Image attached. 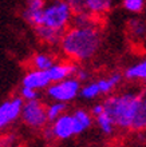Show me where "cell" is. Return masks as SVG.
<instances>
[{
    "label": "cell",
    "instance_id": "cell-11",
    "mask_svg": "<svg viewBox=\"0 0 146 147\" xmlns=\"http://www.w3.org/2000/svg\"><path fill=\"white\" fill-rule=\"evenodd\" d=\"M35 35L38 36V39L43 43H47L50 46H56V44H60L62 38H63V34L65 32L62 31H56L54 28L46 27V26H39V27L34 28Z\"/></svg>",
    "mask_w": 146,
    "mask_h": 147
},
{
    "label": "cell",
    "instance_id": "cell-3",
    "mask_svg": "<svg viewBox=\"0 0 146 147\" xmlns=\"http://www.w3.org/2000/svg\"><path fill=\"white\" fill-rule=\"evenodd\" d=\"M74 12L66 0H51L43 9V26L66 32V28L73 23Z\"/></svg>",
    "mask_w": 146,
    "mask_h": 147
},
{
    "label": "cell",
    "instance_id": "cell-18",
    "mask_svg": "<svg viewBox=\"0 0 146 147\" xmlns=\"http://www.w3.org/2000/svg\"><path fill=\"white\" fill-rule=\"evenodd\" d=\"M95 123H96V127L99 128L105 135H111L113 132H114V128L117 127L115 123H114V120H113L106 112L95 116Z\"/></svg>",
    "mask_w": 146,
    "mask_h": 147
},
{
    "label": "cell",
    "instance_id": "cell-10",
    "mask_svg": "<svg viewBox=\"0 0 146 147\" xmlns=\"http://www.w3.org/2000/svg\"><path fill=\"white\" fill-rule=\"evenodd\" d=\"M133 131H143L146 130V90L139 91L138 106H137V112H135L134 120L131 124Z\"/></svg>",
    "mask_w": 146,
    "mask_h": 147
},
{
    "label": "cell",
    "instance_id": "cell-27",
    "mask_svg": "<svg viewBox=\"0 0 146 147\" xmlns=\"http://www.w3.org/2000/svg\"><path fill=\"white\" fill-rule=\"evenodd\" d=\"M43 136L47 142H51V140L55 139V135H54V131H52V127L51 126H46L43 128Z\"/></svg>",
    "mask_w": 146,
    "mask_h": 147
},
{
    "label": "cell",
    "instance_id": "cell-13",
    "mask_svg": "<svg viewBox=\"0 0 146 147\" xmlns=\"http://www.w3.org/2000/svg\"><path fill=\"white\" fill-rule=\"evenodd\" d=\"M125 78V75L121 72H113L109 78H102L98 82V86H99L101 94L103 95H109V94L113 92V90L115 88L118 84H121L122 79Z\"/></svg>",
    "mask_w": 146,
    "mask_h": 147
},
{
    "label": "cell",
    "instance_id": "cell-2",
    "mask_svg": "<svg viewBox=\"0 0 146 147\" xmlns=\"http://www.w3.org/2000/svg\"><path fill=\"white\" fill-rule=\"evenodd\" d=\"M138 99L139 92L130 90L117 95H109L102 103L105 106V112L114 120L117 127L131 130V124L137 112Z\"/></svg>",
    "mask_w": 146,
    "mask_h": 147
},
{
    "label": "cell",
    "instance_id": "cell-8",
    "mask_svg": "<svg viewBox=\"0 0 146 147\" xmlns=\"http://www.w3.org/2000/svg\"><path fill=\"white\" fill-rule=\"evenodd\" d=\"M51 83H52V82H51L47 71L35 70V68H31L30 71H27L26 75L23 76V79H22V86L34 88V90H36V91L47 90L50 87Z\"/></svg>",
    "mask_w": 146,
    "mask_h": 147
},
{
    "label": "cell",
    "instance_id": "cell-15",
    "mask_svg": "<svg viewBox=\"0 0 146 147\" xmlns=\"http://www.w3.org/2000/svg\"><path fill=\"white\" fill-rule=\"evenodd\" d=\"M127 80H145L146 79V59L137 64H133L123 72Z\"/></svg>",
    "mask_w": 146,
    "mask_h": 147
},
{
    "label": "cell",
    "instance_id": "cell-29",
    "mask_svg": "<svg viewBox=\"0 0 146 147\" xmlns=\"http://www.w3.org/2000/svg\"><path fill=\"white\" fill-rule=\"evenodd\" d=\"M143 83H145V84H146V79H145V80H143Z\"/></svg>",
    "mask_w": 146,
    "mask_h": 147
},
{
    "label": "cell",
    "instance_id": "cell-9",
    "mask_svg": "<svg viewBox=\"0 0 146 147\" xmlns=\"http://www.w3.org/2000/svg\"><path fill=\"white\" fill-rule=\"evenodd\" d=\"M78 68L79 67H77V64L71 62H60L55 63L47 72H48V76L52 83H58V82L66 80L69 78H74L78 72Z\"/></svg>",
    "mask_w": 146,
    "mask_h": 147
},
{
    "label": "cell",
    "instance_id": "cell-16",
    "mask_svg": "<svg viewBox=\"0 0 146 147\" xmlns=\"http://www.w3.org/2000/svg\"><path fill=\"white\" fill-rule=\"evenodd\" d=\"M113 0H87V11L95 16H101L110 11Z\"/></svg>",
    "mask_w": 146,
    "mask_h": 147
},
{
    "label": "cell",
    "instance_id": "cell-4",
    "mask_svg": "<svg viewBox=\"0 0 146 147\" xmlns=\"http://www.w3.org/2000/svg\"><path fill=\"white\" fill-rule=\"evenodd\" d=\"M81 88L82 83L74 76L69 78L66 80L58 82V83H51L50 87L46 90V95L52 102L69 103L79 95Z\"/></svg>",
    "mask_w": 146,
    "mask_h": 147
},
{
    "label": "cell",
    "instance_id": "cell-22",
    "mask_svg": "<svg viewBox=\"0 0 146 147\" xmlns=\"http://www.w3.org/2000/svg\"><path fill=\"white\" fill-rule=\"evenodd\" d=\"M122 5L127 12L138 13V12H141L143 9V7H145V0H123Z\"/></svg>",
    "mask_w": 146,
    "mask_h": 147
},
{
    "label": "cell",
    "instance_id": "cell-26",
    "mask_svg": "<svg viewBox=\"0 0 146 147\" xmlns=\"http://www.w3.org/2000/svg\"><path fill=\"white\" fill-rule=\"evenodd\" d=\"M75 78H77L81 83H87L88 78H90V72H88L87 70H85V68H78V72H77V75H75Z\"/></svg>",
    "mask_w": 146,
    "mask_h": 147
},
{
    "label": "cell",
    "instance_id": "cell-20",
    "mask_svg": "<svg viewBox=\"0 0 146 147\" xmlns=\"http://www.w3.org/2000/svg\"><path fill=\"white\" fill-rule=\"evenodd\" d=\"M66 110H67V103H62V102H52L51 105L47 106V116L51 123L56 120L59 116L65 115Z\"/></svg>",
    "mask_w": 146,
    "mask_h": 147
},
{
    "label": "cell",
    "instance_id": "cell-19",
    "mask_svg": "<svg viewBox=\"0 0 146 147\" xmlns=\"http://www.w3.org/2000/svg\"><path fill=\"white\" fill-rule=\"evenodd\" d=\"M101 95V90L98 86V82H87L82 86L79 96L85 100H92Z\"/></svg>",
    "mask_w": 146,
    "mask_h": 147
},
{
    "label": "cell",
    "instance_id": "cell-12",
    "mask_svg": "<svg viewBox=\"0 0 146 147\" xmlns=\"http://www.w3.org/2000/svg\"><path fill=\"white\" fill-rule=\"evenodd\" d=\"M74 120V127H75V135H79L82 132L91 127L92 124V115L91 112L86 111L83 109H77L71 114Z\"/></svg>",
    "mask_w": 146,
    "mask_h": 147
},
{
    "label": "cell",
    "instance_id": "cell-7",
    "mask_svg": "<svg viewBox=\"0 0 146 147\" xmlns=\"http://www.w3.org/2000/svg\"><path fill=\"white\" fill-rule=\"evenodd\" d=\"M52 131H54L55 139L56 140H69L75 135V127H74V120L71 114H65L59 116L56 120L51 124Z\"/></svg>",
    "mask_w": 146,
    "mask_h": 147
},
{
    "label": "cell",
    "instance_id": "cell-24",
    "mask_svg": "<svg viewBox=\"0 0 146 147\" xmlns=\"http://www.w3.org/2000/svg\"><path fill=\"white\" fill-rule=\"evenodd\" d=\"M20 96L23 98L26 102H30V100L39 99V96H40V95H39V91H36V90L22 86V88H20Z\"/></svg>",
    "mask_w": 146,
    "mask_h": 147
},
{
    "label": "cell",
    "instance_id": "cell-1",
    "mask_svg": "<svg viewBox=\"0 0 146 147\" xmlns=\"http://www.w3.org/2000/svg\"><path fill=\"white\" fill-rule=\"evenodd\" d=\"M102 43L98 27H71L63 34L62 52L74 62H86L94 58Z\"/></svg>",
    "mask_w": 146,
    "mask_h": 147
},
{
    "label": "cell",
    "instance_id": "cell-17",
    "mask_svg": "<svg viewBox=\"0 0 146 147\" xmlns=\"http://www.w3.org/2000/svg\"><path fill=\"white\" fill-rule=\"evenodd\" d=\"M98 16L92 15L90 12L78 13L73 18V27H98Z\"/></svg>",
    "mask_w": 146,
    "mask_h": 147
},
{
    "label": "cell",
    "instance_id": "cell-25",
    "mask_svg": "<svg viewBox=\"0 0 146 147\" xmlns=\"http://www.w3.org/2000/svg\"><path fill=\"white\" fill-rule=\"evenodd\" d=\"M44 7H46V1L44 0H26V8L24 9L40 11V9H44Z\"/></svg>",
    "mask_w": 146,
    "mask_h": 147
},
{
    "label": "cell",
    "instance_id": "cell-28",
    "mask_svg": "<svg viewBox=\"0 0 146 147\" xmlns=\"http://www.w3.org/2000/svg\"><path fill=\"white\" fill-rule=\"evenodd\" d=\"M90 112H91L92 116H98V115H101V114H103L105 112L103 103H96V105H94L91 107V110H90Z\"/></svg>",
    "mask_w": 146,
    "mask_h": 147
},
{
    "label": "cell",
    "instance_id": "cell-21",
    "mask_svg": "<svg viewBox=\"0 0 146 147\" xmlns=\"http://www.w3.org/2000/svg\"><path fill=\"white\" fill-rule=\"evenodd\" d=\"M129 31L134 39H143L146 35V24L143 20L133 19L129 23Z\"/></svg>",
    "mask_w": 146,
    "mask_h": 147
},
{
    "label": "cell",
    "instance_id": "cell-23",
    "mask_svg": "<svg viewBox=\"0 0 146 147\" xmlns=\"http://www.w3.org/2000/svg\"><path fill=\"white\" fill-rule=\"evenodd\" d=\"M69 3L71 11L74 12V15L78 13H85L87 11V0H66Z\"/></svg>",
    "mask_w": 146,
    "mask_h": 147
},
{
    "label": "cell",
    "instance_id": "cell-5",
    "mask_svg": "<svg viewBox=\"0 0 146 147\" xmlns=\"http://www.w3.org/2000/svg\"><path fill=\"white\" fill-rule=\"evenodd\" d=\"M22 120L30 128L43 130L50 122L47 116V106L43 105V102H40L39 99L26 102L22 112Z\"/></svg>",
    "mask_w": 146,
    "mask_h": 147
},
{
    "label": "cell",
    "instance_id": "cell-6",
    "mask_svg": "<svg viewBox=\"0 0 146 147\" xmlns=\"http://www.w3.org/2000/svg\"><path fill=\"white\" fill-rule=\"evenodd\" d=\"M24 103L26 102L22 96H14L0 105V128L8 127L15 120L22 118Z\"/></svg>",
    "mask_w": 146,
    "mask_h": 147
},
{
    "label": "cell",
    "instance_id": "cell-14",
    "mask_svg": "<svg viewBox=\"0 0 146 147\" xmlns=\"http://www.w3.org/2000/svg\"><path fill=\"white\" fill-rule=\"evenodd\" d=\"M54 64H55L54 58L50 54H44V52L35 54L32 56V59H31V67L35 68V70L48 71Z\"/></svg>",
    "mask_w": 146,
    "mask_h": 147
}]
</instances>
